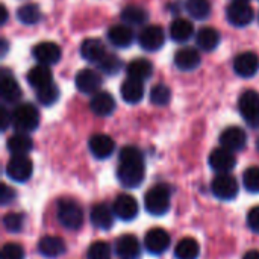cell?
<instances>
[{
	"instance_id": "obj_49",
	"label": "cell",
	"mask_w": 259,
	"mask_h": 259,
	"mask_svg": "<svg viewBox=\"0 0 259 259\" xmlns=\"http://www.w3.org/2000/svg\"><path fill=\"white\" fill-rule=\"evenodd\" d=\"M256 147H258V150H259V138H258V143H256Z\"/></svg>"
},
{
	"instance_id": "obj_2",
	"label": "cell",
	"mask_w": 259,
	"mask_h": 259,
	"mask_svg": "<svg viewBox=\"0 0 259 259\" xmlns=\"http://www.w3.org/2000/svg\"><path fill=\"white\" fill-rule=\"evenodd\" d=\"M12 126L17 132H33L39 126L38 109L32 103H20L12 112Z\"/></svg>"
},
{
	"instance_id": "obj_9",
	"label": "cell",
	"mask_w": 259,
	"mask_h": 259,
	"mask_svg": "<svg viewBox=\"0 0 259 259\" xmlns=\"http://www.w3.org/2000/svg\"><path fill=\"white\" fill-rule=\"evenodd\" d=\"M170 241H171V238H170L168 232L161 228L150 229L144 237V246H146L147 252H150L153 255L164 253L170 247Z\"/></svg>"
},
{
	"instance_id": "obj_3",
	"label": "cell",
	"mask_w": 259,
	"mask_h": 259,
	"mask_svg": "<svg viewBox=\"0 0 259 259\" xmlns=\"http://www.w3.org/2000/svg\"><path fill=\"white\" fill-rule=\"evenodd\" d=\"M58 222L67 229H79L83 225V211L77 202L71 199H62L58 202L56 209Z\"/></svg>"
},
{
	"instance_id": "obj_36",
	"label": "cell",
	"mask_w": 259,
	"mask_h": 259,
	"mask_svg": "<svg viewBox=\"0 0 259 259\" xmlns=\"http://www.w3.org/2000/svg\"><path fill=\"white\" fill-rule=\"evenodd\" d=\"M150 100H152L153 105L165 106L171 100V90L167 85H164V83L155 85L152 88V91H150Z\"/></svg>"
},
{
	"instance_id": "obj_35",
	"label": "cell",
	"mask_w": 259,
	"mask_h": 259,
	"mask_svg": "<svg viewBox=\"0 0 259 259\" xmlns=\"http://www.w3.org/2000/svg\"><path fill=\"white\" fill-rule=\"evenodd\" d=\"M185 8L194 20H206L211 15L209 0H187Z\"/></svg>"
},
{
	"instance_id": "obj_33",
	"label": "cell",
	"mask_w": 259,
	"mask_h": 259,
	"mask_svg": "<svg viewBox=\"0 0 259 259\" xmlns=\"http://www.w3.org/2000/svg\"><path fill=\"white\" fill-rule=\"evenodd\" d=\"M149 18V14L144 8L137 6V5H129L121 11V20L126 24H132V26H140L144 24Z\"/></svg>"
},
{
	"instance_id": "obj_46",
	"label": "cell",
	"mask_w": 259,
	"mask_h": 259,
	"mask_svg": "<svg viewBox=\"0 0 259 259\" xmlns=\"http://www.w3.org/2000/svg\"><path fill=\"white\" fill-rule=\"evenodd\" d=\"M243 259H259V250H249V252H246Z\"/></svg>"
},
{
	"instance_id": "obj_1",
	"label": "cell",
	"mask_w": 259,
	"mask_h": 259,
	"mask_svg": "<svg viewBox=\"0 0 259 259\" xmlns=\"http://www.w3.org/2000/svg\"><path fill=\"white\" fill-rule=\"evenodd\" d=\"M118 181L126 188H137L144 181V156L138 147L126 146L120 152Z\"/></svg>"
},
{
	"instance_id": "obj_20",
	"label": "cell",
	"mask_w": 259,
	"mask_h": 259,
	"mask_svg": "<svg viewBox=\"0 0 259 259\" xmlns=\"http://www.w3.org/2000/svg\"><path fill=\"white\" fill-rule=\"evenodd\" d=\"M0 96L6 103H15L21 97V88L8 70H3L0 76Z\"/></svg>"
},
{
	"instance_id": "obj_31",
	"label": "cell",
	"mask_w": 259,
	"mask_h": 259,
	"mask_svg": "<svg viewBox=\"0 0 259 259\" xmlns=\"http://www.w3.org/2000/svg\"><path fill=\"white\" fill-rule=\"evenodd\" d=\"M197 47L205 52H212L220 44V33L214 27H202L196 35Z\"/></svg>"
},
{
	"instance_id": "obj_23",
	"label": "cell",
	"mask_w": 259,
	"mask_h": 259,
	"mask_svg": "<svg viewBox=\"0 0 259 259\" xmlns=\"http://www.w3.org/2000/svg\"><path fill=\"white\" fill-rule=\"evenodd\" d=\"M108 39L112 46L126 49L134 42L135 35H134V30L127 24H115L108 30Z\"/></svg>"
},
{
	"instance_id": "obj_11",
	"label": "cell",
	"mask_w": 259,
	"mask_h": 259,
	"mask_svg": "<svg viewBox=\"0 0 259 259\" xmlns=\"http://www.w3.org/2000/svg\"><path fill=\"white\" fill-rule=\"evenodd\" d=\"M138 42L144 50H149V52L159 50L165 42V35H164L162 27L146 26L138 35Z\"/></svg>"
},
{
	"instance_id": "obj_25",
	"label": "cell",
	"mask_w": 259,
	"mask_h": 259,
	"mask_svg": "<svg viewBox=\"0 0 259 259\" xmlns=\"http://www.w3.org/2000/svg\"><path fill=\"white\" fill-rule=\"evenodd\" d=\"M80 55L85 61L99 64L106 56V50H105V46L100 39L88 38L80 44Z\"/></svg>"
},
{
	"instance_id": "obj_43",
	"label": "cell",
	"mask_w": 259,
	"mask_h": 259,
	"mask_svg": "<svg viewBox=\"0 0 259 259\" xmlns=\"http://www.w3.org/2000/svg\"><path fill=\"white\" fill-rule=\"evenodd\" d=\"M247 225H249V228L253 232L259 234V206H255V208H252L249 211V214H247Z\"/></svg>"
},
{
	"instance_id": "obj_27",
	"label": "cell",
	"mask_w": 259,
	"mask_h": 259,
	"mask_svg": "<svg viewBox=\"0 0 259 259\" xmlns=\"http://www.w3.org/2000/svg\"><path fill=\"white\" fill-rule=\"evenodd\" d=\"M120 94H121V97H123V100H124L126 103L135 105V103L141 102L143 97H144V85H143L141 80L127 77V79L121 83Z\"/></svg>"
},
{
	"instance_id": "obj_28",
	"label": "cell",
	"mask_w": 259,
	"mask_h": 259,
	"mask_svg": "<svg viewBox=\"0 0 259 259\" xmlns=\"http://www.w3.org/2000/svg\"><path fill=\"white\" fill-rule=\"evenodd\" d=\"M6 147L11 152V155H27L33 149V141L27 134L17 132L8 138Z\"/></svg>"
},
{
	"instance_id": "obj_6",
	"label": "cell",
	"mask_w": 259,
	"mask_h": 259,
	"mask_svg": "<svg viewBox=\"0 0 259 259\" xmlns=\"http://www.w3.org/2000/svg\"><path fill=\"white\" fill-rule=\"evenodd\" d=\"M211 191L220 200H232L238 196L240 187L237 179L229 173H219L211 184Z\"/></svg>"
},
{
	"instance_id": "obj_29",
	"label": "cell",
	"mask_w": 259,
	"mask_h": 259,
	"mask_svg": "<svg viewBox=\"0 0 259 259\" xmlns=\"http://www.w3.org/2000/svg\"><path fill=\"white\" fill-rule=\"evenodd\" d=\"M127 71V77L137 79V80H146L152 76L153 73V65L149 59L144 58H137L134 61H131L126 67Z\"/></svg>"
},
{
	"instance_id": "obj_39",
	"label": "cell",
	"mask_w": 259,
	"mask_h": 259,
	"mask_svg": "<svg viewBox=\"0 0 259 259\" xmlns=\"http://www.w3.org/2000/svg\"><path fill=\"white\" fill-rule=\"evenodd\" d=\"M88 259H111V247L105 241H96L88 247Z\"/></svg>"
},
{
	"instance_id": "obj_18",
	"label": "cell",
	"mask_w": 259,
	"mask_h": 259,
	"mask_svg": "<svg viewBox=\"0 0 259 259\" xmlns=\"http://www.w3.org/2000/svg\"><path fill=\"white\" fill-rule=\"evenodd\" d=\"M115 252H117L120 259H140V256H141L140 243L131 234H126V235H123V237H120L117 240Z\"/></svg>"
},
{
	"instance_id": "obj_32",
	"label": "cell",
	"mask_w": 259,
	"mask_h": 259,
	"mask_svg": "<svg viewBox=\"0 0 259 259\" xmlns=\"http://www.w3.org/2000/svg\"><path fill=\"white\" fill-rule=\"evenodd\" d=\"M199 255H200V246L191 237L182 238L175 249V256L178 259H197Z\"/></svg>"
},
{
	"instance_id": "obj_13",
	"label": "cell",
	"mask_w": 259,
	"mask_h": 259,
	"mask_svg": "<svg viewBox=\"0 0 259 259\" xmlns=\"http://www.w3.org/2000/svg\"><path fill=\"white\" fill-rule=\"evenodd\" d=\"M209 165L217 173H229L237 165V158H235L234 152H231L225 147H219L211 152Z\"/></svg>"
},
{
	"instance_id": "obj_44",
	"label": "cell",
	"mask_w": 259,
	"mask_h": 259,
	"mask_svg": "<svg viewBox=\"0 0 259 259\" xmlns=\"http://www.w3.org/2000/svg\"><path fill=\"white\" fill-rule=\"evenodd\" d=\"M15 199V191L12 188H9L8 185H2V193H0V200L3 205H8L9 202H12Z\"/></svg>"
},
{
	"instance_id": "obj_50",
	"label": "cell",
	"mask_w": 259,
	"mask_h": 259,
	"mask_svg": "<svg viewBox=\"0 0 259 259\" xmlns=\"http://www.w3.org/2000/svg\"><path fill=\"white\" fill-rule=\"evenodd\" d=\"M243 2H247V0H243Z\"/></svg>"
},
{
	"instance_id": "obj_15",
	"label": "cell",
	"mask_w": 259,
	"mask_h": 259,
	"mask_svg": "<svg viewBox=\"0 0 259 259\" xmlns=\"http://www.w3.org/2000/svg\"><path fill=\"white\" fill-rule=\"evenodd\" d=\"M259 70V58L253 52L240 53L234 59V71L240 77H253Z\"/></svg>"
},
{
	"instance_id": "obj_16",
	"label": "cell",
	"mask_w": 259,
	"mask_h": 259,
	"mask_svg": "<svg viewBox=\"0 0 259 259\" xmlns=\"http://www.w3.org/2000/svg\"><path fill=\"white\" fill-rule=\"evenodd\" d=\"M112 211L120 220L131 222L138 215V203H137L135 197H132L129 194H120L114 200Z\"/></svg>"
},
{
	"instance_id": "obj_45",
	"label": "cell",
	"mask_w": 259,
	"mask_h": 259,
	"mask_svg": "<svg viewBox=\"0 0 259 259\" xmlns=\"http://www.w3.org/2000/svg\"><path fill=\"white\" fill-rule=\"evenodd\" d=\"M0 121H2V131H6L8 126L12 124V114H9L5 106H0Z\"/></svg>"
},
{
	"instance_id": "obj_19",
	"label": "cell",
	"mask_w": 259,
	"mask_h": 259,
	"mask_svg": "<svg viewBox=\"0 0 259 259\" xmlns=\"http://www.w3.org/2000/svg\"><path fill=\"white\" fill-rule=\"evenodd\" d=\"M175 65L182 71H193L200 65V55L194 47L179 49L175 55Z\"/></svg>"
},
{
	"instance_id": "obj_48",
	"label": "cell",
	"mask_w": 259,
	"mask_h": 259,
	"mask_svg": "<svg viewBox=\"0 0 259 259\" xmlns=\"http://www.w3.org/2000/svg\"><path fill=\"white\" fill-rule=\"evenodd\" d=\"M6 52H8V41L6 39H2V55L5 56Z\"/></svg>"
},
{
	"instance_id": "obj_4",
	"label": "cell",
	"mask_w": 259,
	"mask_h": 259,
	"mask_svg": "<svg viewBox=\"0 0 259 259\" xmlns=\"http://www.w3.org/2000/svg\"><path fill=\"white\" fill-rule=\"evenodd\" d=\"M144 206L152 215H164L170 209V191L164 185L152 187L144 196Z\"/></svg>"
},
{
	"instance_id": "obj_41",
	"label": "cell",
	"mask_w": 259,
	"mask_h": 259,
	"mask_svg": "<svg viewBox=\"0 0 259 259\" xmlns=\"http://www.w3.org/2000/svg\"><path fill=\"white\" fill-rule=\"evenodd\" d=\"M3 226L8 232H20L23 229V215L9 212L3 217Z\"/></svg>"
},
{
	"instance_id": "obj_5",
	"label": "cell",
	"mask_w": 259,
	"mask_h": 259,
	"mask_svg": "<svg viewBox=\"0 0 259 259\" xmlns=\"http://www.w3.org/2000/svg\"><path fill=\"white\" fill-rule=\"evenodd\" d=\"M238 109L241 117L252 127L259 126V93L253 90H247L240 96Z\"/></svg>"
},
{
	"instance_id": "obj_38",
	"label": "cell",
	"mask_w": 259,
	"mask_h": 259,
	"mask_svg": "<svg viewBox=\"0 0 259 259\" xmlns=\"http://www.w3.org/2000/svg\"><path fill=\"white\" fill-rule=\"evenodd\" d=\"M121 67H123V62H121V59H120L118 56H115V55H108V53H106V56L99 62L100 71H103V73H106V74H111V76L117 74V73L121 70Z\"/></svg>"
},
{
	"instance_id": "obj_7",
	"label": "cell",
	"mask_w": 259,
	"mask_h": 259,
	"mask_svg": "<svg viewBox=\"0 0 259 259\" xmlns=\"http://www.w3.org/2000/svg\"><path fill=\"white\" fill-rule=\"evenodd\" d=\"M255 12L247 2L235 0L226 9V18L235 27H246L252 23Z\"/></svg>"
},
{
	"instance_id": "obj_40",
	"label": "cell",
	"mask_w": 259,
	"mask_h": 259,
	"mask_svg": "<svg viewBox=\"0 0 259 259\" xmlns=\"http://www.w3.org/2000/svg\"><path fill=\"white\" fill-rule=\"evenodd\" d=\"M244 188L250 193H259V167H250L243 175Z\"/></svg>"
},
{
	"instance_id": "obj_22",
	"label": "cell",
	"mask_w": 259,
	"mask_h": 259,
	"mask_svg": "<svg viewBox=\"0 0 259 259\" xmlns=\"http://www.w3.org/2000/svg\"><path fill=\"white\" fill-rule=\"evenodd\" d=\"M91 111L99 117H108L115 109V100L108 91H99L93 96L90 102Z\"/></svg>"
},
{
	"instance_id": "obj_34",
	"label": "cell",
	"mask_w": 259,
	"mask_h": 259,
	"mask_svg": "<svg viewBox=\"0 0 259 259\" xmlns=\"http://www.w3.org/2000/svg\"><path fill=\"white\" fill-rule=\"evenodd\" d=\"M17 18L21 24L33 26V24H38L41 21V11H39L38 5L27 3V5H23L18 8Z\"/></svg>"
},
{
	"instance_id": "obj_42",
	"label": "cell",
	"mask_w": 259,
	"mask_h": 259,
	"mask_svg": "<svg viewBox=\"0 0 259 259\" xmlns=\"http://www.w3.org/2000/svg\"><path fill=\"white\" fill-rule=\"evenodd\" d=\"M2 259H24V250L17 243H6L2 249Z\"/></svg>"
},
{
	"instance_id": "obj_24",
	"label": "cell",
	"mask_w": 259,
	"mask_h": 259,
	"mask_svg": "<svg viewBox=\"0 0 259 259\" xmlns=\"http://www.w3.org/2000/svg\"><path fill=\"white\" fill-rule=\"evenodd\" d=\"M90 219H91V223L96 228L108 231L114 225V211H111L109 206L105 205V203H97V205H94L91 208Z\"/></svg>"
},
{
	"instance_id": "obj_14",
	"label": "cell",
	"mask_w": 259,
	"mask_h": 259,
	"mask_svg": "<svg viewBox=\"0 0 259 259\" xmlns=\"http://www.w3.org/2000/svg\"><path fill=\"white\" fill-rule=\"evenodd\" d=\"M220 144H222V147H225L231 152L243 150L247 144V134L244 132V129H241L238 126H231L222 132Z\"/></svg>"
},
{
	"instance_id": "obj_47",
	"label": "cell",
	"mask_w": 259,
	"mask_h": 259,
	"mask_svg": "<svg viewBox=\"0 0 259 259\" xmlns=\"http://www.w3.org/2000/svg\"><path fill=\"white\" fill-rule=\"evenodd\" d=\"M6 20H8V11H6V8H5V6H2V20H0V23H2V24H5V23H6Z\"/></svg>"
},
{
	"instance_id": "obj_37",
	"label": "cell",
	"mask_w": 259,
	"mask_h": 259,
	"mask_svg": "<svg viewBox=\"0 0 259 259\" xmlns=\"http://www.w3.org/2000/svg\"><path fill=\"white\" fill-rule=\"evenodd\" d=\"M36 97H38V100H39L41 105L50 106V105H53V103L58 102V99H59V90H58V87L55 83H50V85H47L44 88L36 90Z\"/></svg>"
},
{
	"instance_id": "obj_12",
	"label": "cell",
	"mask_w": 259,
	"mask_h": 259,
	"mask_svg": "<svg viewBox=\"0 0 259 259\" xmlns=\"http://www.w3.org/2000/svg\"><path fill=\"white\" fill-rule=\"evenodd\" d=\"M76 88L83 94H96L102 87V76L96 70L83 68L76 74Z\"/></svg>"
},
{
	"instance_id": "obj_21",
	"label": "cell",
	"mask_w": 259,
	"mask_h": 259,
	"mask_svg": "<svg viewBox=\"0 0 259 259\" xmlns=\"http://www.w3.org/2000/svg\"><path fill=\"white\" fill-rule=\"evenodd\" d=\"M38 252L44 258H58L65 252V243L61 237L46 235L38 241Z\"/></svg>"
},
{
	"instance_id": "obj_30",
	"label": "cell",
	"mask_w": 259,
	"mask_h": 259,
	"mask_svg": "<svg viewBox=\"0 0 259 259\" xmlns=\"http://www.w3.org/2000/svg\"><path fill=\"white\" fill-rule=\"evenodd\" d=\"M194 33V27L191 21L185 18H176L170 24V36L176 42H185L188 41Z\"/></svg>"
},
{
	"instance_id": "obj_17",
	"label": "cell",
	"mask_w": 259,
	"mask_h": 259,
	"mask_svg": "<svg viewBox=\"0 0 259 259\" xmlns=\"http://www.w3.org/2000/svg\"><path fill=\"white\" fill-rule=\"evenodd\" d=\"M90 150L93 153L94 158L97 159H106L114 153L115 149V143L109 135L105 134H96L90 138Z\"/></svg>"
},
{
	"instance_id": "obj_10",
	"label": "cell",
	"mask_w": 259,
	"mask_h": 259,
	"mask_svg": "<svg viewBox=\"0 0 259 259\" xmlns=\"http://www.w3.org/2000/svg\"><path fill=\"white\" fill-rule=\"evenodd\" d=\"M32 55H33V58L38 61V64H42V65H53V64H56V62L61 59L62 52H61V47H59L56 42L42 41V42L36 44V46L32 49Z\"/></svg>"
},
{
	"instance_id": "obj_26",
	"label": "cell",
	"mask_w": 259,
	"mask_h": 259,
	"mask_svg": "<svg viewBox=\"0 0 259 259\" xmlns=\"http://www.w3.org/2000/svg\"><path fill=\"white\" fill-rule=\"evenodd\" d=\"M27 82L35 90H39V88H44V87L53 83V74H52L50 65L38 64L33 68H30L27 73Z\"/></svg>"
},
{
	"instance_id": "obj_8",
	"label": "cell",
	"mask_w": 259,
	"mask_h": 259,
	"mask_svg": "<svg viewBox=\"0 0 259 259\" xmlns=\"http://www.w3.org/2000/svg\"><path fill=\"white\" fill-rule=\"evenodd\" d=\"M33 164L26 155H12L6 165V175L15 182H26L32 176Z\"/></svg>"
}]
</instances>
